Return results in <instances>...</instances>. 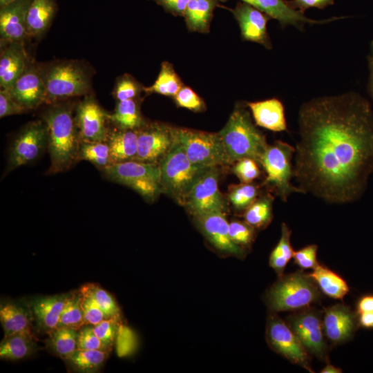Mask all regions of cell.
<instances>
[{
  "instance_id": "cell-20",
  "label": "cell",
  "mask_w": 373,
  "mask_h": 373,
  "mask_svg": "<svg viewBox=\"0 0 373 373\" xmlns=\"http://www.w3.org/2000/svg\"><path fill=\"white\" fill-rule=\"evenodd\" d=\"M358 326V315L348 306L337 304L325 311L323 318V332L333 344L349 341Z\"/></svg>"
},
{
  "instance_id": "cell-52",
  "label": "cell",
  "mask_w": 373,
  "mask_h": 373,
  "mask_svg": "<svg viewBox=\"0 0 373 373\" xmlns=\"http://www.w3.org/2000/svg\"><path fill=\"white\" fill-rule=\"evenodd\" d=\"M174 16H182L190 0H152Z\"/></svg>"
},
{
  "instance_id": "cell-33",
  "label": "cell",
  "mask_w": 373,
  "mask_h": 373,
  "mask_svg": "<svg viewBox=\"0 0 373 373\" xmlns=\"http://www.w3.org/2000/svg\"><path fill=\"white\" fill-rule=\"evenodd\" d=\"M35 349L33 337L14 334L4 337L0 345V356L7 360H19L30 355Z\"/></svg>"
},
{
  "instance_id": "cell-12",
  "label": "cell",
  "mask_w": 373,
  "mask_h": 373,
  "mask_svg": "<svg viewBox=\"0 0 373 373\" xmlns=\"http://www.w3.org/2000/svg\"><path fill=\"white\" fill-rule=\"evenodd\" d=\"M47 142V128L43 120L33 121L26 124L12 144L6 173L35 160Z\"/></svg>"
},
{
  "instance_id": "cell-18",
  "label": "cell",
  "mask_w": 373,
  "mask_h": 373,
  "mask_svg": "<svg viewBox=\"0 0 373 373\" xmlns=\"http://www.w3.org/2000/svg\"><path fill=\"white\" fill-rule=\"evenodd\" d=\"M238 21L243 40L258 43L267 49L272 47L267 23L271 18L252 6L240 1L229 9Z\"/></svg>"
},
{
  "instance_id": "cell-22",
  "label": "cell",
  "mask_w": 373,
  "mask_h": 373,
  "mask_svg": "<svg viewBox=\"0 0 373 373\" xmlns=\"http://www.w3.org/2000/svg\"><path fill=\"white\" fill-rule=\"evenodd\" d=\"M0 87L10 88L29 64L23 41L1 43Z\"/></svg>"
},
{
  "instance_id": "cell-24",
  "label": "cell",
  "mask_w": 373,
  "mask_h": 373,
  "mask_svg": "<svg viewBox=\"0 0 373 373\" xmlns=\"http://www.w3.org/2000/svg\"><path fill=\"white\" fill-rule=\"evenodd\" d=\"M106 142L109 146L111 164L135 160L137 152V130L117 128L109 132Z\"/></svg>"
},
{
  "instance_id": "cell-15",
  "label": "cell",
  "mask_w": 373,
  "mask_h": 373,
  "mask_svg": "<svg viewBox=\"0 0 373 373\" xmlns=\"http://www.w3.org/2000/svg\"><path fill=\"white\" fill-rule=\"evenodd\" d=\"M224 212H211L195 216L198 228L209 243L220 254L242 258L245 249L233 242L229 236V222Z\"/></svg>"
},
{
  "instance_id": "cell-38",
  "label": "cell",
  "mask_w": 373,
  "mask_h": 373,
  "mask_svg": "<svg viewBox=\"0 0 373 373\" xmlns=\"http://www.w3.org/2000/svg\"><path fill=\"white\" fill-rule=\"evenodd\" d=\"M85 325L78 291L67 295L58 327H66L79 330Z\"/></svg>"
},
{
  "instance_id": "cell-29",
  "label": "cell",
  "mask_w": 373,
  "mask_h": 373,
  "mask_svg": "<svg viewBox=\"0 0 373 373\" xmlns=\"http://www.w3.org/2000/svg\"><path fill=\"white\" fill-rule=\"evenodd\" d=\"M309 275L321 291L330 298L342 300L350 291L347 282L325 266L318 264Z\"/></svg>"
},
{
  "instance_id": "cell-1",
  "label": "cell",
  "mask_w": 373,
  "mask_h": 373,
  "mask_svg": "<svg viewBox=\"0 0 373 373\" xmlns=\"http://www.w3.org/2000/svg\"><path fill=\"white\" fill-rule=\"evenodd\" d=\"M294 178L331 204L358 200L373 173V108L356 92L305 102L298 116Z\"/></svg>"
},
{
  "instance_id": "cell-14",
  "label": "cell",
  "mask_w": 373,
  "mask_h": 373,
  "mask_svg": "<svg viewBox=\"0 0 373 373\" xmlns=\"http://www.w3.org/2000/svg\"><path fill=\"white\" fill-rule=\"evenodd\" d=\"M288 325L308 352L321 360L327 359V347L319 312L308 307L299 310L288 318Z\"/></svg>"
},
{
  "instance_id": "cell-53",
  "label": "cell",
  "mask_w": 373,
  "mask_h": 373,
  "mask_svg": "<svg viewBox=\"0 0 373 373\" xmlns=\"http://www.w3.org/2000/svg\"><path fill=\"white\" fill-rule=\"evenodd\" d=\"M373 312V294H367L361 296L356 303V314Z\"/></svg>"
},
{
  "instance_id": "cell-26",
  "label": "cell",
  "mask_w": 373,
  "mask_h": 373,
  "mask_svg": "<svg viewBox=\"0 0 373 373\" xmlns=\"http://www.w3.org/2000/svg\"><path fill=\"white\" fill-rule=\"evenodd\" d=\"M67 295H55L39 298L32 306L39 326L47 332L58 327L61 313Z\"/></svg>"
},
{
  "instance_id": "cell-21",
  "label": "cell",
  "mask_w": 373,
  "mask_h": 373,
  "mask_svg": "<svg viewBox=\"0 0 373 373\" xmlns=\"http://www.w3.org/2000/svg\"><path fill=\"white\" fill-rule=\"evenodd\" d=\"M32 0H17L0 7L1 43L24 41L29 37L27 12Z\"/></svg>"
},
{
  "instance_id": "cell-41",
  "label": "cell",
  "mask_w": 373,
  "mask_h": 373,
  "mask_svg": "<svg viewBox=\"0 0 373 373\" xmlns=\"http://www.w3.org/2000/svg\"><path fill=\"white\" fill-rule=\"evenodd\" d=\"M144 91L142 86L131 75L124 74L119 77L115 84L113 95L119 101L135 99Z\"/></svg>"
},
{
  "instance_id": "cell-42",
  "label": "cell",
  "mask_w": 373,
  "mask_h": 373,
  "mask_svg": "<svg viewBox=\"0 0 373 373\" xmlns=\"http://www.w3.org/2000/svg\"><path fill=\"white\" fill-rule=\"evenodd\" d=\"M254 228L248 223L233 220L229 224V236L233 242L245 249L254 239Z\"/></svg>"
},
{
  "instance_id": "cell-30",
  "label": "cell",
  "mask_w": 373,
  "mask_h": 373,
  "mask_svg": "<svg viewBox=\"0 0 373 373\" xmlns=\"http://www.w3.org/2000/svg\"><path fill=\"white\" fill-rule=\"evenodd\" d=\"M107 118L120 129L137 130L145 124L136 99L117 102L114 112L107 114Z\"/></svg>"
},
{
  "instance_id": "cell-49",
  "label": "cell",
  "mask_w": 373,
  "mask_h": 373,
  "mask_svg": "<svg viewBox=\"0 0 373 373\" xmlns=\"http://www.w3.org/2000/svg\"><path fill=\"white\" fill-rule=\"evenodd\" d=\"M27 111L18 104L12 96L10 90H0V117L21 114Z\"/></svg>"
},
{
  "instance_id": "cell-45",
  "label": "cell",
  "mask_w": 373,
  "mask_h": 373,
  "mask_svg": "<svg viewBox=\"0 0 373 373\" xmlns=\"http://www.w3.org/2000/svg\"><path fill=\"white\" fill-rule=\"evenodd\" d=\"M232 171L243 183H251L260 175L258 162L249 157L236 161L233 166Z\"/></svg>"
},
{
  "instance_id": "cell-31",
  "label": "cell",
  "mask_w": 373,
  "mask_h": 373,
  "mask_svg": "<svg viewBox=\"0 0 373 373\" xmlns=\"http://www.w3.org/2000/svg\"><path fill=\"white\" fill-rule=\"evenodd\" d=\"M184 86L173 65L167 61L161 64L160 71L155 82L150 86L144 87L147 94L157 93L173 97Z\"/></svg>"
},
{
  "instance_id": "cell-43",
  "label": "cell",
  "mask_w": 373,
  "mask_h": 373,
  "mask_svg": "<svg viewBox=\"0 0 373 373\" xmlns=\"http://www.w3.org/2000/svg\"><path fill=\"white\" fill-rule=\"evenodd\" d=\"M121 320L115 318L104 319L95 325H92L95 335L111 350L116 339Z\"/></svg>"
},
{
  "instance_id": "cell-11",
  "label": "cell",
  "mask_w": 373,
  "mask_h": 373,
  "mask_svg": "<svg viewBox=\"0 0 373 373\" xmlns=\"http://www.w3.org/2000/svg\"><path fill=\"white\" fill-rule=\"evenodd\" d=\"M266 338L269 347L291 363L314 372L308 352L289 325L276 314L267 319Z\"/></svg>"
},
{
  "instance_id": "cell-19",
  "label": "cell",
  "mask_w": 373,
  "mask_h": 373,
  "mask_svg": "<svg viewBox=\"0 0 373 373\" xmlns=\"http://www.w3.org/2000/svg\"><path fill=\"white\" fill-rule=\"evenodd\" d=\"M229 0H219L226 2ZM247 3L260 11L269 16L271 19L277 20L280 25L284 28L293 26L300 30L304 29L305 23L323 24L345 18L343 17H332L323 20H314L306 17L303 13L290 7L285 0H240Z\"/></svg>"
},
{
  "instance_id": "cell-8",
  "label": "cell",
  "mask_w": 373,
  "mask_h": 373,
  "mask_svg": "<svg viewBox=\"0 0 373 373\" xmlns=\"http://www.w3.org/2000/svg\"><path fill=\"white\" fill-rule=\"evenodd\" d=\"M175 138L195 165L207 168L231 164L218 133L174 127Z\"/></svg>"
},
{
  "instance_id": "cell-35",
  "label": "cell",
  "mask_w": 373,
  "mask_h": 373,
  "mask_svg": "<svg viewBox=\"0 0 373 373\" xmlns=\"http://www.w3.org/2000/svg\"><path fill=\"white\" fill-rule=\"evenodd\" d=\"M108 353L98 350H77L66 361L77 371L93 372L102 366Z\"/></svg>"
},
{
  "instance_id": "cell-56",
  "label": "cell",
  "mask_w": 373,
  "mask_h": 373,
  "mask_svg": "<svg viewBox=\"0 0 373 373\" xmlns=\"http://www.w3.org/2000/svg\"><path fill=\"white\" fill-rule=\"evenodd\" d=\"M342 370L338 367H334L331 364H327L324 368L321 370V373H341Z\"/></svg>"
},
{
  "instance_id": "cell-51",
  "label": "cell",
  "mask_w": 373,
  "mask_h": 373,
  "mask_svg": "<svg viewBox=\"0 0 373 373\" xmlns=\"http://www.w3.org/2000/svg\"><path fill=\"white\" fill-rule=\"evenodd\" d=\"M287 3L290 7L304 14L306 10L311 8L323 9L333 5L334 0H291Z\"/></svg>"
},
{
  "instance_id": "cell-46",
  "label": "cell",
  "mask_w": 373,
  "mask_h": 373,
  "mask_svg": "<svg viewBox=\"0 0 373 373\" xmlns=\"http://www.w3.org/2000/svg\"><path fill=\"white\" fill-rule=\"evenodd\" d=\"M80 306L86 325H95L108 318L102 309L89 297L78 291Z\"/></svg>"
},
{
  "instance_id": "cell-39",
  "label": "cell",
  "mask_w": 373,
  "mask_h": 373,
  "mask_svg": "<svg viewBox=\"0 0 373 373\" xmlns=\"http://www.w3.org/2000/svg\"><path fill=\"white\" fill-rule=\"evenodd\" d=\"M79 159L88 161L104 169L111 164L109 146L107 142H81Z\"/></svg>"
},
{
  "instance_id": "cell-40",
  "label": "cell",
  "mask_w": 373,
  "mask_h": 373,
  "mask_svg": "<svg viewBox=\"0 0 373 373\" xmlns=\"http://www.w3.org/2000/svg\"><path fill=\"white\" fill-rule=\"evenodd\" d=\"M258 188L252 183L231 184L227 198L237 211H245L257 198Z\"/></svg>"
},
{
  "instance_id": "cell-58",
  "label": "cell",
  "mask_w": 373,
  "mask_h": 373,
  "mask_svg": "<svg viewBox=\"0 0 373 373\" xmlns=\"http://www.w3.org/2000/svg\"><path fill=\"white\" fill-rule=\"evenodd\" d=\"M370 52H371L370 55L373 57V40L372 41L371 44H370Z\"/></svg>"
},
{
  "instance_id": "cell-54",
  "label": "cell",
  "mask_w": 373,
  "mask_h": 373,
  "mask_svg": "<svg viewBox=\"0 0 373 373\" xmlns=\"http://www.w3.org/2000/svg\"><path fill=\"white\" fill-rule=\"evenodd\" d=\"M357 315L358 326L365 329H373V312H363Z\"/></svg>"
},
{
  "instance_id": "cell-3",
  "label": "cell",
  "mask_w": 373,
  "mask_h": 373,
  "mask_svg": "<svg viewBox=\"0 0 373 373\" xmlns=\"http://www.w3.org/2000/svg\"><path fill=\"white\" fill-rule=\"evenodd\" d=\"M245 106L237 104L218 132L231 164L245 157L259 163L268 146L265 136L254 124Z\"/></svg>"
},
{
  "instance_id": "cell-50",
  "label": "cell",
  "mask_w": 373,
  "mask_h": 373,
  "mask_svg": "<svg viewBox=\"0 0 373 373\" xmlns=\"http://www.w3.org/2000/svg\"><path fill=\"white\" fill-rule=\"evenodd\" d=\"M318 246L309 245L294 252V262L302 269H314L318 263L316 259Z\"/></svg>"
},
{
  "instance_id": "cell-32",
  "label": "cell",
  "mask_w": 373,
  "mask_h": 373,
  "mask_svg": "<svg viewBox=\"0 0 373 373\" xmlns=\"http://www.w3.org/2000/svg\"><path fill=\"white\" fill-rule=\"evenodd\" d=\"M274 197L270 193L263 195L245 211V221L254 229H265L273 217Z\"/></svg>"
},
{
  "instance_id": "cell-10",
  "label": "cell",
  "mask_w": 373,
  "mask_h": 373,
  "mask_svg": "<svg viewBox=\"0 0 373 373\" xmlns=\"http://www.w3.org/2000/svg\"><path fill=\"white\" fill-rule=\"evenodd\" d=\"M219 167L205 168L192 185L184 207L193 217L227 211V202L218 188Z\"/></svg>"
},
{
  "instance_id": "cell-47",
  "label": "cell",
  "mask_w": 373,
  "mask_h": 373,
  "mask_svg": "<svg viewBox=\"0 0 373 373\" xmlns=\"http://www.w3.org/2000/svg\"><path fill=\"white\" fill-rule=\"evenodd\" d=\"M117 353L119 356L132 354L136 348V336L126 325L119 324L116 336Z\"/></svg>"
},
{
  "instance_id": "cell-2",
  "label": "cell",
  "mask_w": 373,
  "mask_h": 373,
  "mask_svg": "<svg viewBox=\"0 0 373 373\" xmlns=\"http://www.w3.org/2000/svg\"><path fill=\"white\" fill-rule=\"evenodd\" d=\"M70 104H52L41 115L48 133V173L68 170L79 159L81 140Z\"/></svg>"
},
{
  "instance_id": "cell-9",
  "label": "cell",
  "mask_w": 373,
  "mask_h": 373,
  "mask_svg": "<svg viewBox=\"0 0 373 373\" xmlns=\"http://www.w3.org/2000/svg\"><path fill=\"white\" fill-rule=\"evenodd\" d=\"M103 171L108 180L133 189L148 201L162 193L157 164L131 160L110 164Z\"/></svg>"
},
{
  "instance_id": "cell-37",
  "label": "cell",
  "mask_w": 373,
  "mask_h": 373,
  "mask_svg": "<svg viewBox=\"0 0 373 373\" xmlns=\"http://www.w3.org/2000/svg\"><path fill=\"white\" fill-rule=\"evenodd\" d=\"M79 291L92 299L108 318L120 319V309L115 299L100 286L88 283L82 286Z\"/></svg>"
},
{
  "instance_id": "cell-13",
  "label": "cell",
  "mask_w": 373,
  "mask_h": 373,
  "mask_svg": "<svg viewBox=\"0 0 373 373\" xmlns=\"http://www.w3.org/2000/svg\"><path fill=\"white\" fill-rule=\"evenodd\" d=\"M137 131V152L135 160L159 165L175 141L174 126L160 122H145Z\"/></svg>"
},
{
  "instance_id": "cell-25",
  "label": "cell",
  "mask_w": 373,
  "mask_h": 373,
  "mask_svg": "<svg viewBox=\"0 0 373 373\" xmlns=\"http://www.w3.org/2000/svg\"><path fill=\"white\" fill-rule=\"evenodd\" d=\"M57 9L55 0H32L26 16L29 37L39 38L50 27Z\"/></svg>"
},
{
  "instance_id": "cell-44",
  "label": "cell",
  "mask_w": 373,
  "mask_h": 373,
  "mask_svg": "<svg viewBox=\"0 0 373 373\" xmlns=\"http://www.w3.org/2000/svg\"><path fill=\"white\" fill-rule=\"evenodd\" d=\"M173 99L178 106L194 112H202L206 109L204 100L192 88L184 85Z\"/></svg>"
},
{
  "instance_id": "cell-36",
  "label": "cell",
  "mask_w": 373,
  "mask_h": 373,
  "mask_svg": "<svg viewBox=\"0 0 373 373\" xmlns=\"http://www.w3.org/2000/svg\"><path fill=\"white\" fill-rule=\"evenodd\" d=\"M78 330L59 327L50 332V344L55 352L66 360L77 350Z\"/></svg>"
},
{
  "instance_id": "cell-28",
  "label": "cell",
  "mask_w": 373,
  "mask_h": 373,
  "mask_svg": "<svg viewBox=\"0 0 373 373\" xmlns=\"http://www.w3.org/2000/svg\"><path fill=\"white\" fill-rule=\"evenodd\" d=\"M0 320L4 337L24 334L33 337L28 314L22 307L12 303L1 305Z\"/></svg>"
},
{
  "instance_id": "cell-17",
  "label": "cell",
  "mask_w": 373,
  "mask_h": 373,
  "mask_svg": "<svg viewBox=\"0 0 373 373\" xmlns=\"http://www.w3.org/2000/svg\"><path fill=\"white\" fill-rule=\"evenodd\" d=\"M9 90L15 101L27 111L46 104V90L40 66L35 64L29 62Z\"/></svg>"
},
{
  "instance_id": "cell-48",
  "label": "cell",
  "mask_w": 373,
  "mask_h": 373,
  "mask_svg": "<svg viewBox=\"0 0 373 373\" xmlns=\"http://www.w3.org/2000/svg\"><path fill=\"white\" fill-rule=\"evenodd\" d=\"M82 327L78 330L77 350H98L110 352L93 332V327Z\"/></svg>"
},
{
  "instance_id": "cell-34",
  "label": "cell",
  "mask_w": 373,
  "mask_h": 373,
  "mask_svg": "<svg viewBox=\"0 0 373 373\" xmlns=\"http://www.w3.org/2000/svg\"><path fill=\"white\" fill-rule=\"evenodd\" d=\"M291 235V229L283 222L281 225L280 238L269 256V266L279 277L283 275L286 265L294 256V251L290 241Z\"/></svg>"
},
{
  "instance_id": "cell-27",
  "label": "cell",
  "mask_w": 373,
  "mask_h": 373,
  "mask_svg": "<svg viewBox=\"0 0 373 373\" xmlns=\"http://www.w3.org/2000/svg\"><path fill=\"white\" fill-rule=\"evenodd\" d=\"M218 3L219 0H190L183 15L188 30L208 33L213 10Z\"/></svg>"
},
{
  "instance_id": "cell-57",
  "label": "cell",
  "mask_w": 373,
  "mask_h": 373,
  "mask_svg": "<svg viewBox=\"0 0 373 373\" xmlns=\"http://www.w3.org/2000/svg\"><path fill=\"white\" fill-rule=\"evenodd\" d=\"M15 1H17V0H0V7L4 6Z\"/></svg>"
},
{
  "instance_id": "cell-4",
  "label": "cell",
  "mask_w": 373,
  "mask_h": 373,
  "mask_svg": "<svg viewBox=\"0 0 373 373\" xmlns=\"http://www.w3.org/2000/svg\"><path fill=\"white\" fill-rule=\"evenodd\" d=\"M46 90V104L85 95L90 89V76L86 66L76 60L57 61L40 66Z\"/></svg>"
},
{
  "instance_id": "cell-16",
  "label": "cell",
  "mask_w": 373,
  "mask_h": 373,
  "mask_svg": "<svg viewBox=\"0 0 373 373\" xmlns=\"http://www.w3.org/2000/svg\"><path fill=\"white\" fill-rule=\"evenodd\" d=\"M81 142H106L109 131L106 126L107 113L90 95L76 106L75 117Z\"/></svg>"
},
{
  "instance_id": "cell-55",
  "label": "cell",
  "mask_w": 373,
  "mask_h": 373,
  "mask_svg": "<svg viewBox=\"0 0 373 373\" xmlns=\"http://www.w3.org/2000/svg\"><path fill=\"white\" fill-rule=\"evenodd\" d=\"M367 61L369 68L368 89L371 97L373 99V57L371 55L367 57Z\"/></svg>"
},
{
  "instance_id": "cell-6",
  "label": "cell",
  "mask_w": 373,
  "mask_h": 373,
  "mask_svg": "<svg viewBox=\"0 0 373 373\" xmlns=\"http://www.w3.org/2000/svg\"><path fill=\"white\" fill-rule=\"evenodd\" d=\"M159 166L162 192L184 206L192 185L205 168L192 163L175 138Z\"/></svg>"
},
{
  "instance_id": "cell-5",
  "label": "cell",
  "mask_w": 373,
  "mask_h": 373,
  "mask_svg": "<svg viewBox=\"0 0 373 373\" xmlns=\"http://www.w3.org/2000/svg\"><path fill=\"white\" fill-rule=\"evenodd\" d=\"M320 298L314 280L301 271L280 276L265 295L266 304L272 312L299 311Z\"/></svg>"
},
{
  "instance_id": "cell-7",
  "label": "cell",
  "mask_w": 373,
  "mask_h": 373,
  "mask_svg": "<svg viewBox=\"0 0 373 373\" xmlns=\"http://www.w3.org/2000/svg\"><path fill=\"white\" fill-rule=\"evenodd\" d=\"M295 147L281 140L267 146L259 164L266 173L262 185L274 192L283 202L294 193L302 191L291 182L294 178L292 158Z\"/></svg>"
},
{
  "instance_id": "cell-23",
  "label": "cell",
  "mask_w": 373,
  "mask_h": 373,
  "mask_svg": "<svg viewBox=\"0 0 373 373\" xmlns=\"http://www.w3.org/2000/svg\"><path fill=\"white\" fill-rule=\"evenodd\" d=\"M245 104L251 111L256 125L274 132L287 131L284 106L279 99L271 98Z\"/></svg>"
}]
</instances>
